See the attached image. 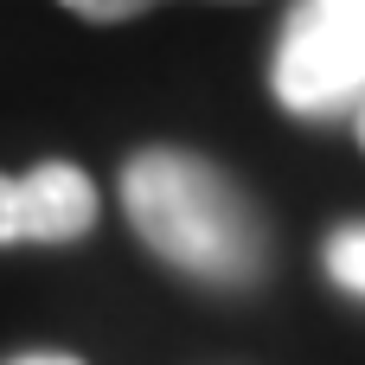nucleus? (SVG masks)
Listing matches in <instances>:
<instances>
[{
	"label": "nucleus",
	"instance_id": "1",
	"mask_svg": "<svg viewBox=\"0 0 365 365\" xmlns=\"http://www.w3.org/2000/svg\"><path fill=\"white\" fill-rule=\"evenodd\" d=\"M122 205L135 237L199 276V282H250L263 269V218L250 212V199L199 154L186 148H148L122 167Z\"/></svg>",
	"mask_w": 365,
	"mask_h": 365
},
{
	"label": "nucleus",
	"instance_id": "2",
	"mask_svg": "<svg viewBox=\"0 0 365 365\" xmlns=\"http://www.w3.org/2000/svg\"><path fill=\"white\" fill-rule=\"evenodd\" d=\"M276 103L327 122L365 103V0H295L269 58Z\"/></svg>",
	"mask_w": 365,
	"mask_h": 365
},
{
	"label": "nucleus",
	"instance_id": "3",
	"mask_svg": "<svg viewBox=\"0 0 365 365\" xmlns=\"http://www.w3.org/2000/svg\"><path fill=\"white\" fill-rule=\"evenodd\" d=\"M96 225V186L71 160H45L19 180L0 173V250L6 244H77Z\"/></svg>",
	"mask_w": 365,
	"mask_h": 365
},
{
	"label": "nucleus",
	"instance_id": "4",
	"mask_svg": "<svg viewBox=\"0 0 365 365\" xmlns=\"http://www.w3.org/2000/svg\"><path fill=\"white\" fill-rule=\"evenodd\" d=\"M327 276H334L340 289L365 295V225H346V231L327 237Z\"/></svg>",
	"mask_w": 365,
	"mask_h": 365
},
{
	"label": "nucleus",
	"instance_id": "5",
	"mask_svg": "<svg viewBox=\"0 0 365 365\" xmlns=\"http://www.w3.org/2000/svg\"><path fill=\"white\" fill-rule=\"evenodd\" d=\"M77 19H96V26H115V19H135V13H148V6H160V0H64Z\"/></svg>",
	"mask_w": 365,
	"mask_h": 365
},
{
	"label": "nucleus",
	"instance_id": "6",
	"mask_svg": "<svg viewBox=\"0 0 365 365\" xmlns=\"http://www.w3.org/2000/svg\"><path fill=\"white\" fill-rule=\"evenodd\" d=\"M6 365H83V359H71V353H19V359H6Z\"/></svg>",
	"mask_w": 365,
	"mask_h": 365
},
{
	"label": "nucleus",
	"instance_id": "7",
	"mask_svg": "<svg viewBox=\"0 0 365 365\" xmlns=\"http://www.w3.org/2000/svg\"><path fill=\"white\" fill-rule=\"evenodd\" d=\"M353 128H359V148H365V103L353 109Z\"/></svg>",
	"mask_w": 365,
	"mask_h": 365
}]
</instances>
